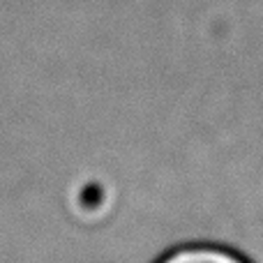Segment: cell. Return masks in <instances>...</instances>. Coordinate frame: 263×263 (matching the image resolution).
I'll return each mask as SVG.
<instances>
[{
	"label": "cell",
	"instance_id": "cell-1",
	"mask_svg": "<svg viewBox=\"0 0 263 263\" xmlns=\"http://www.w3.org/2000/svg\"><path fill=\"white\" fill-rule=\"evenodd\" d=\"M157 263H252L236 250L213 242H194V245H182L178 250H171L164 254Z\"/></svg>",
	"mask_w": 263,
	"mask_h": 263
}]
</instances>
